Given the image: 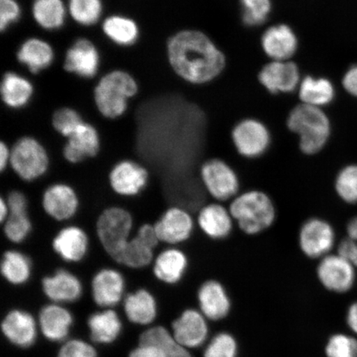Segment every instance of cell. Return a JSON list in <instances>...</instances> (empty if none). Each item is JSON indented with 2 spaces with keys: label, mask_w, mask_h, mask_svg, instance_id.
I'll use <instances>...</instances> for the list:
<instances>
[{
  "label": "cell",
  "mask_w": 357,
  "mask_h": 357,
  "mask_svg": "<svg viewBox=\"0 0 357 357\" xmlns=\"http://www.w3.org/2000/svg\"><path fill=\"white\" fill-rule=\"evenodd\" d=\"M167 57L174 71L194 84L211 82L225 68L226 58L206 34L183 30L167 42Z\"/></svg>",
  "instance_id": "cell-1"
},
{
  "label": "cell",
  "mask_w": 357,
  "mask_h": 357,
  "mask_svg": "<svg viewBox=\"0 0 357 357\" xmlns=\"http://www.w3.org/2000/svg\"><path fill=\"white\" fill-rule=\"evenodd\" d=\"M229 208L235 225L248 236L264 233L274 225L278 216L273 200L259 190L240 192L230 201Z\"/></svg>",
  "instance_id": "cell-2"
},
{
  "label": "cell",
  "mask_w": 357,
  "mask_h": 357,
  "mask_svg": "<svg viewBox=\"0 0 357 357\" xmlns=\"http://www.w3.org/2000/svg\"><path fill=\"white\" fill-rule=\"evenodd\" d=\"M290 132L298 137L301 153L314 155L320 153L328 144L331 136V123L321 108L301 105L290 111L287 118Z\"/></svg>",
  "instance_id": "cell-3"
},
{
  "label": "cell",
  "mask_w": 357,
  "mask_h": 357,
  "mask_svg": "<svg viewBox=\"0 0 357 357\" xmlns=\"http://www.w3.org/2000/svg\"><path fill=\"white\" fill-rule=\"evenodd\" d=\"M138 92V84L132 75L121 70H112L102 77L93 91L96 108L106 119L121 117L129 100Z\"/></svg>",
  "instance_id": "cell-4"
},
{
  "label": "cell",
  "mask_w": 357,
  "mask_h": 357,
  "mask_svg": "<svg viewBox=\"0 0 357 357\" xmlns=\"http://www.w3.org/2000/svg\"><path fill=\"white\" fill-rule=\"evenodd\" d=\"M96 229L102 248L116 261L132 238V214L121 207L107 208L98 218Z\"/></svg>",
  "instance_id": "cell-5"
},
{
  "label": "cell",
  "mask_w": 357,
  "mask_h": 357,
  "mask_svg": "<svg viewBox=\"0 0 357 357\" xmlns=\"http://www.w3.org/2000/svg\"><path fill=\"white\" fill-rule=\"evenodd\" d=\"M49 164L46 149L33 137H21L11 147L10 167L22 181L38 180L46 174Z\"/></svg>",
  "instance_id": "cell-6"
},
{
  "label": "cell",
  "mask_w": 357,
  "mask_h": 357,
  "mask_svg": "<svg viewBox=\"0 0 357 357\" xmlns=\"http://www.w3.org/2000/svg\"><path fill=\"white\" fill-rule=\"evenodd\" d=\"M200 178L205 190L216 202L233 200L240 193L238 174L222 159L206 160L200 168Z\"/></svg>",
  "instance_id": "cell-7"
},
{
  "label": "cell",
  "mask_w": 357,
  "mask_h": 357,
  "mask_svg": "<svg viewBox=\"0 0 357 357\" xmlns=\"http://www.w3.org/2000/svg\"><path fill=\"white\" fill-rule=\"evenodd\" d=\"M298 243L301 252L312 260H320L336 245V231L324 218L312 217L303 222L298 231Z\"/></svg>",
  "instance_id": "cell-8"
},
{
  "label": "cell",
  "mask_w": 357,
  "mask_h": 357,
  "mask_svg": "<svg viewBox=\"0 0 357 357\" xmlns=\"http://www.w3.org/2000/svg\"><path fill=\"white\" fill-rule=\"evenodd\" d=\"M231 141L243 158L257 159L269 149L271 135L262 122L255 119H245L235 125L231 131Z\"/></svg>",
  "instance_id": "cell-9"
},
{
  "label": "cell",
  "mask_w": 357,
  "mask_h": 357,
  "mask_svg": "<svg viewBox=\"0 0 357 357\" xmlns=\"http://www.w3.org/2000/svg\"><path fill=\"white\" fill-rule=\"evenodd\" d=\"M356 269L351 263L337 252L320 259L316 274L320 284L328 291L345 294L355 285Z\"/></svg>",
  "instance_id": "cell-10"
},
{
  "label": "cell",
  "mask_w": 357,
  "mask_h": 357,
  "mask_svg": "<svg viewBox=\"0 0 357 357\" xmlns=\"http://www.w3.org/2000/svg\"><path fill=\"white\" fill-rule=\"evenodd\" d=\"M196 221L185 208L174 206L165 211L154 223L160 243L169 247L187 242L193 234Z\"/></svg>",
  "instance_id": "cell-11"
},
{
  "label": "cell",
  "mask_w": 357,
  "mask_h": 357,
  "mask_svg": "<svg viewBox=\"0 0 357 357\" xmlns=\"http://www.w3.org/2000/svg\"><path fill=\"white\" fill-rule=\"evenodd\" d=\"M146 169L133 160H123L115 164L109 175L111 189L123 197L139 195L149 183Z\"/></svg>",
  "instance_id": "cell-12"
},
{
  "label": "cell",
  "mask_w": 357,
  "mask_h": 357,
  "mask_svg": "<svg viewBox=\"0 0 357 357\" xmlns=\"http://www.w3.org/2000/svg\"><path fill=\"white\" fill-rule=\"evenodd\" d=\"M43 211L57 222L68 221L77 214L79 201L77 192L69 185L56 183L44 191Z\"/></svg>",
  "instance_id": "cell-13"
},
{
  "label": "cell",
  "mask_w": 357,
  "mask_h": 357,
  "mask_svg": "<svg viewBox=\"0 0 357 357\" xmlns=\"http://www.w3.org/2000/svg\"><path fill=\"white\" fill-rule=\"evenodd\" d=\"M259 82L271 93H291L300 86V70L291 61H272L258 75Z\"/></svg>",
  "instance_id": "cell-14"
},
{
  "label": "cell",
  "mask_w": 357,
  "mask_h": 357,
  "mask_svg": "<svg viewBox=\"0 0 357 357\" xmlns=\"http://www.w3.org/2000/svg\"><path fill=\"white\" fill-rule=\"evenodd\" d=\"M100 55L96 45L86 38L77 40L67 50L64 69L84 79L95 77L99 71Z\"/></svg>",
  "instance_id": "cell-15"
},
{
  "label": "cell",
  "mask_w": 357,
  "mask_h": 357,
  "mask_svg": "<svg viewBox=\"0 0 357 357\" xmlns=\"http://www.w3.org/2000/svg\"><path fill=\"white\" fill-rule=\"evenodd\" d=\"M196 223L205 236L217 241L229 238L235 225L229 207L216 201L199 209Z\"/></svg>",
  "instance_id": "cell-16"
},
{
  "label": "cell",
  "mask_w": 357,
  "mask_h": 357,
  "mask_svg": "<svg viewBox=\"0 0 357 357\" xmlns=\"http://www.w3.org/2000/svg\"><path fill=\"white\" fill-rule=\"evenodd\" d=\"M100 137L93 125L83 122L69 138L63 147L64 158L71 164H77L99 153Z\"/></svg>",
  "instance_id": "cell-17"
},
{
  "label": "cell",
  "mask_w": 357,
  "mask_h": 357,
  "mask_svg": "<svg viewBox=\"0 0 357 357\" xmlns=\"http://www.w3.org/2000/svg\"><path fill=\"white\" fill-rule=\"evenodd\" d=\"M173 336L185 348H196L204 344L208 337L206 318L202 312L186 310L172 324Z\"/></svg>",
  "instance_id": "cell-18"
},
{
  "label": "cell",
  "mask_w": 357,
  "mask_h": 357,
  "mask_svg": "<svg viewBox=\"0 0 357 357\" xmlns=\"http://www.w3.org/2000/svg\"><path fill=\"white\" fill-rule=\"evenodd\" d=\"M92 296L98 305L110 307L122 301L125 290L123 276L113 268H104L93 275Z\"/></svg>",
  "instance_id": "cell-19"
},
{
  "label": "cell",
  "mask_w": 357,
  "mask_h": 357,
  "mask_svg": "<svg viewBox=\"0 0 357 357\" xmlns=\"http://www.w3.org/2000/svg\"><path fill=\"white\" fill-rule=\"evenodd\" d=\"M261 47L272 61H289L298 49V38L287 24H278L267 29L261 37Z\"/></svg>",
  "instance_id": "cell-20"
},
{
  "label": "cell",
  "mask_w": 357,
  "mask_h": 357,
  "mask_svg": "<svg viewBox=\"0 0 357 357\" xmlns=\"http://www.w3.org/2000/svg\"><path fill=\"white\" fill-rule=\"evenodd\" d=\"M42 285L49 300L59 305L77 301L82 294V284L77 276L64 269L44 278Z\"/></svg>",
  "instance_id": "cell-21"
},
{
  "label": "cell",
  "mask_w": 357,
  "mask_h": 357,
  "mask_svg": "<svg viewBox=\"0 0 357 357\" xmlns=\"http://www.w3.org/2000/svg\"><path fill=\"white\" fill-rule=\"evenodd\" d=\"M200 312L205 318L218 321L225 319L231 310L229 294L223 284L216 280L205 281L199 289Z\"/></svg>",
  "instance_id": "cell-22"
},
{
  "label": "cell",
  "mask_w": 357,
  "mask_h": 357,
  "mask_svg": "<svg viewBox=\"0 0 357 357\" xmlns=\"http://www.w3.org/2000/svg\"><path fill=\"white\" fill-rule=\"evenodd\" d=\"M52 248L66 262H79L86 256L89 238L82 227L66 226L58 231L53 239Z\"/></svg>",
  "instance_id": "cell-23"
},
{
  "label": "cell",
  "mask_w": 357,
  "mask_h": 357,
  "mask_svg": "<svg viewBox=\"0 0 357 357\" xmlns=\"http://www.w3.org/2000/svg\"><path fill=\"white\" fill-rule=\"evenodd\" d=\"M153 264L156 279L165 284H175L184 278L189 260L182 250L169 247L155 257Z\"/></svg>",
  "instance_id": "cell-24"
},
{
  "label": "cell",
  "mask_w": 357,
  "mask_h": 357,
  "mask_svg": "<svg viewBox=\"0 0 357 357\" xmlns=\"http://www.w3.org/2000/svg\"><path fill=\"white\" fill-rule=\"evenodd\" d=\"M54 59L55 52L52 47L41 38L25 40L17 52V60L33 74H38L47 69Z\"/></svg>",
  "instance_id": "cell-25"
},
{
  "label": "cell",
  "mask_w": 357,
  "mask_h": 357,
  "mask_svg": "<svg viewBox=\"0 0 357 357\" xmlns=\"http://www.w3.org/2000/svg\"><path fill=\"white\" fill-rule=\"evenodd\" d=\"M2 331L13 344L22 347L32 345L37 335L32 315L22 310L8 312L3 321Z\"/></svg>",
  "instance_id": "cell-26"
},
{
  "label": "cell",
  "mask_w": 357,
  "mask_h": 357,
  "mask_svg": "<svg viewBox=\"0 0 357 357\" xmlns=\"http://www.w3.org/2000/svg\"><path fill=\"white\" fill-rule=\"evenodd\" d=\"M73 315L59 303L45 306L40 312L39 322L42 332L49 340H64L73 324Z\"/></svg>",
  "instance_id": "cell-27"
},
{
  "label": "cell",
  "mask_w": 357,
  "mask_h": 357,
  "mask_svg": "<svg viewBox=\"0 0 357 357\" xmlns=\"http://www.w3.org/2000/svg\"><path fill=\"white\" fill-rule=\"evenodd\" d=\"M34 87L29 80L16 73L3 75L0 95L3 104L12 109L24 108L32 100Z\"/></svg>",
  "instance_id": "cell-28"
},
{
  "label": "cell",
  "mask_w": 357,
  "mask_h": 357,
  "mask_svg": "<svg viewBox=\"0 0 357 357\" xmlns=\"http://www.w3.org/2000/svg\"><path fill=\"white\" fill-rule=\"evenodd\" d=\"M125 314L134 324H149L156 316V302L153 294L146 289H138L124 298Z\"/></svg>",
  "instance_id": "cell-29"
},
{
  "label": "cell",
  "mask_w": 357,
  "mask_h": 357,
  "mask_svg": "<svg viewBox=\"0 0 357 357\" xmlns=\"http://www.w3.org/2000/svg\"><path fill=\"white\" fill-rule=\"evenodd\" d=\"M102 32L112 43L120 47H131L139 38L137 22L123 15H112L102 22Z\"/></svg>",
  "instance_id": "cell-30"
},
{
  "label": "cell",
  "mask_w": 357,
  "mask_h": 357,
  "mask_svg": "<svg viewBox=\"0 0 357 357\" xmlns=\"http://www.w3.org/2000/svg\"><path fill=\"white\" fill-rule=\"evenodd\" d=\"M333 84L326 78L307 75L301 80L298 86V96L302 104L317 107L328 105L334 99Z\"/></svg>",
  "instance_id": "cell-31"
},
{
  "label": "cell",
  "mask_w": 357,
  "mask_h": 357,
  "mask_svg": "<svg viewBox=\"0 0 357 357\" xmlns=\"http://www.w3.org/2000/svg\"><path fill=\"white\" fill-rule=\"evenodd\" d=\"M67 7L62 0H34L32 6L33 17L42 29L55 31L65 24Z\"/></svg>",
  "instance_id": "cell-32"
},
{
  "label": "cell",
  "mask_w": 357,
  "mask_h": 357,
  "mask_svg": "<svg viewBox=\"0 0 357 357\" xmlns=\"http://www.w3.org/2000/svg\"><path fill=\"white\" fill-rule=\"evenodd\" d=\"M140 345L156 348L162 357H193L187 348L181 345L163 327L147 330L140 337Z\"/></svg>",
  "instance_id": "cell-33"
},
{
  "label": "cell",
  "mask_w": 357,
  "mask_h": 357,
  "mask_svg": "<svg viewBox=\"0 0 357 357\" xmlns=\"http://www.w3.org/2000/svg\"><path fill=\"white\" fill-rule=\"evenodd\" d=\"M155 248L135 234L125 245L116 262L130 269H142L153 263Z\"/></svg>",
  "instance_id": "cell-34"
},
{
  "label": "cell",
  "mask_w": 357,
  "mask_h": 357,
  "mask_svg": "<svg viewBox=\"0 0 357 357\" xmlns=\"http://www.w3.org/2000/svg\"><path fill=\"white\" fill-rule=\"evenodd\" d=\"M93 341L99 343H110L118 337L121 332L122 324L116 312L107 310L93 314L88 321Z\"/></svg>",
  "instance_id": "cell-35"
},
{
  "label": "cell",
  "mask_w": 357,
  "mask_h": 357,
  "mask_svg": "<svg viewBox=\"0 0 357 357\" xmlns=\"http://www.w3.org/2000/svg\"><path fill=\"white\" fill-rule=\"evenodd\" d=\"M0 269L3 278L8 283L15 285L26 283L32 274V264L29 258L16 250L4 252Z\"/></svg>",
  "instance_id": "cell-36"
},
{
  "label": "cell",
  "mask_w": 357,
  "mask_h": 357,
  "mask_svg": "<svg viewBox=\"0 0 357 357\" xmlns=\"http://www.w3.org/2000/svg\"><path fill=\"white\" fill-rule=\"evenodd\" d=\"M334 190L343 203L357 204V164H348L339 169L334 180Z\"/></svg>",
  "instance_id": "cell-37"
},
{
  "label": "cell",
  "mask_w": 357,
  "mask_h": 357,
  "mask_svg": "<svg viewBox=\"0 0 357 357\" xmlns=\"http://www.w3.org/2000/svg\"><path fill=\"white\" fill-rule=\"evenodd\" d=\"M67 10L71 19L79 25L93 26L100 20L102 0H69Z\"/></svg>",
  "instance_id": "cell-38"
},
{
  "label": "cell",
  "mask_w": 357,
  "mask_h": 357,
  "mask_svg": "<svg viewBox=\"0 0 357 357\" xmlns=\"http://www.w3.org/2000/svg\"><path fill=\"white\" fill-rule=\"evenodd\" d=\"M242 20L248 26H260L267 20L271 12V0H240Z\"/></svg>",
  "instance_id": "cell-39"
},
{
  "label": "cell",
  "mask_w": 357,
  "mask_h": 357,
  "mask_svg": "<svg viewBox=\"0 0 357 357\" xmlns=\"http://www.w3.org/2000/svg\"><path fill=\"white\" fill-rule=\"evenodd\" d=\"M3 225L4 235L13 243L24 242L32 231V222L28 213L10 214Z\"/></svg>",
  "instance_id": "cell-40"
},
{
  "label": "cell",
  "mask_w": 357,
  "mask_h": 357,
  "mask_svg": "<svg viewBox=\"0 0 357 357\" xmlns=\"http://www.w3.org/2000/svg\"><path fill=\"white\" fill-rule=\"evenodd\" d=\"M82 116L71 108L57 109L52 116V126L62 137L69 138L83 123Z\"/></svg>",
  "instance_id": "cell-41"
},
{
  "label": "cell",
  "mask_w": 357,
  "mask_h": 357,
  "mask_svg": "<svg viewBox=\"0 0 357 357\" xmlns=\"http://www.w3.org/2000/svg\"><path fill=\"white\" fill-rule=\"evenodd\" d=\"M327 357H357V339L350 335H333L326 346Z\"/></svg>",
  "instance_id": "cell-42"
},
{
  "label": "cell",
  "mask_w": 357,
  "mask_h": 357,
  "mask_svg": "<svg viewBox=\"0 0 357 357\" xmlns=\"http://www.w3.org/2000/svg\"><path fill=\"white\" fill-rule=\"evenodd\" d=\"M238 344L233 336L222 333L212 339L205 348L204 357H236Z\"/></svg>",
  "instance_id": "cell-43"
},
{
  "label": "cell",
  "mask_w": 357,
  "mask_h": 357,
  "mask_svg": "<svg viewBox=\"0 0 357 357\" xmlns=\"http://www.w3.org/2000/svg\"><path fill=\"white\" fill-rule=\"evenodd\" d=\"M21 15V7L16 0H0V30L6 32L20 20Z\"/></svg>",
  "instance_id": "cell-44"
},
{
  "label": "cell",
  "mask_w": 357,
  "mask_h": 357,
  "mask_svg": "<svg viewBox=\"0 0 357 357\" xmlns=\"http://www.w3.org/2000/svg\"><path fill=\"white\" fill-rule=\"evenodd\" d=\"M58 357H97L96 351L88 343L79 340L66 342Z\"/></svg>",
  "instance_id": "cell-45"
},
{
  "label": "cell",
  "mask_w": 357,
  "mask_h": 357,
  "mask_svg": "<svg viewBox=\"0 0 357 357\" xmlns=\"http://www.w3.org/2000/svg\"><path fill=\"white\" fill-rule=\"evenodd\" d=\"M6 201L10 208V214L28 213V199L22 192H11L8 194Z\"/></svg>",
  "instance_id": "cell-46"
},
{
  "label": "cell",
  "mask_w": 357,
  "mask_h": 357,
  "mask_svg": "<svg viewBox=\"0 0 357 357\" xmlns=\"http://www.w3.org/2000/svg\"><path fill=\"white\" fill-rule=\"evenodd\" d=\"M337 252L357 268V243L355 241L348 238L342 239L337 245Z\"/></svg>",
  "instance_id": "cell-47"
},
{
  "label": "cell",
  "mask_w": 357,
  "mask_h": 357,
  "mask_svg": "<svg viewBox=\"0 0 357 357\" xmlns=\"http://www.w3.org/2000/svg\"><path fill=\"white\" fill-rule=\"evenodd\" d=\"M342 84L348 93L357 97V66H352L347 71Z\"/></svg>",
  "instance_id": "cell-48"
},
{
  "label": "cell",
  "mask_w": 357,
  "mask_h": 357,
  "mask_svg": "<svg viewBox=\"0 0 357 357\" xmlns=\"http://www.w3.org/2000/svg\"><path fill=\"white\" fill-rule=\"evenodd\" d=\"M129 357H162L160 351L153 347L141 346L131 352Z\"/></svg>",
  "instance_id": "cell-49"
},
{
  "label": "cell",
  "mask_w": 357,
  "mask_h": 357,
  "mask_svg": "<svg viewBox=\"0 0 357 357\" xmlns=\"http://www.w3.org/2000/svg\"><path fill=\"white\" fill-rule=\"evenodd\" d=\"M347 324L348 327L357 336V301L352 303L347 312Z\"/></svg>",
  "instance_id": "cell-50"
},
{
  "label": "cell",
  "mask_w": 357,
  "mask_h": 357,
  "mask_svg": "<svg viewBox=\"0 0 357 357\" xmlns=\"http://www.w3.org/2000/svg\"><path fill=\"white\" fill-rule=\"evenodd\" d=\"M11 149L4 142L0 144V169L6 171L10 166Z\"/></svg>",
  "instance_id": "cell-51"
},
{
  "label": "cell",
  "mask_w": 357,
  "mask_h": 357,
  "mask_svg": "<svg viewBox=\"0 0 357 357\" xmlns=\"http://www.w3.org/2000/svg\"><path fill=\"white\" fill-rule=\"evenodd\" d=\"M347 238L355 241L357 243V215L351 218L348 221L347 227Z\"/></svg>",
  "instance_id": "cell-52"
},
{
  "label": "cell",
  "mask_w": 357,
  "mask_h": 357,
  "mask_svg": "<svg viewBox=\"0 0 357 357\" xmlns=\"http://www.w3.org/2000/svg\"><path fill=\"white\" fill-rule=\"evenodd\" d=\"M8 216H10V208H8L6 199L2 197L0 199V221L3 223Z\"/></svg>",
  "instance_id": "cell-53"
}]
</instances>
